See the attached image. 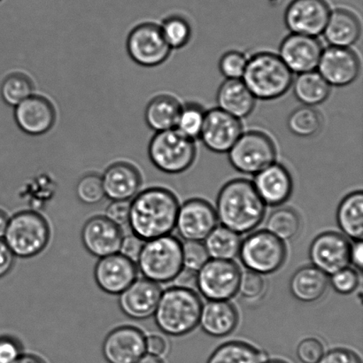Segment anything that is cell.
I'll return each instance as SVG.
<instances>
[{"instance_id":"41","label":"cell","mask_w":363,"mask_h":363,"mask_svg":"<svg viewBox=\"0 0 363 363\" xmlns=\"http://www.w3.org/2000/svg\"><path fill=\"white\" fill-rule=\"evenodd\" d=\"M209 259L205 245L201 242L186 241L183 245L184 268L197 272Z\"/></svg>"},{"instance_id":"52","label":"cell","mask_w":363,"mask_h":363,"mask_svg":"<svg viewBox=\"0 0 363 363\" xmlns=\"http://www.w3.org/2000/svg\"><path fill=\"white\" fill-rule=\"evenodd\" d=\"M13 363H45L42 359L32 354H21Z\"/></svg>"},{"instance_id":"21","label":"cell","mask_w":363,"mask_h":363,"mask_svg":"<svg viewBox=\"0 0 363 363\" xmlns=\"http://www.w3.org/2000/svg\"><path fill=\"white\" fill-rule=\"evenodd\" d=\"M123 238L121 228L105 216H95L87 220L82 230L85 249L99 259L119 252Z\"/></svg>"},{"instance_id":"49","label":"cell","mask_w":363,"mask_h":363,"mask_svg":"<svg viewBox=\"0 0 363 363\" xmlns=\"http://www.w3.org/2000/svg\"><path fill=\"white\" fill-rule=\"evenodd\" d=\"M167 342L164 337L160 335H151L145 339V350L152 357H161L167 351Z\"/></svg>"},{"instance_id":"25","label":"cell","mask_w":363,"mask_h":363,"mask_svg":"<svg viewBox=\"0 0 363 363\" xmlns=\"http://www.w3.org/2000/svg\"><path fill=\"white\" fill-rule=\"evenodd\" d=\"M362 34V25L358 17L350 11H332L327 21L323 38L330 46L350 48L357 43Z\"/></svg>"},{"instance_id":"18","label":"cell","mask_w":363,"mask_h":363,"mask_svg":"<svg viewBox=\"0 0 363 363\" xmlns=\"http://www.w3.org/2000/svg\"><path fill=\"white\" fill-rule=\"evenodd\" d=\"M98 286L108 294H121L138 279L136 263L117 254L99 259L94 269Z\"/></svg>"},{"instance_id":"23","label":"cell","mask_w":363,"mask_h":363,"mask_svg":"<svg viewBox=\"0 0 363 363\" xmlns=\"http://www.w3.org/2000/svg\"><path fill=\"white\" fill-rule=\"evenodd\" d=\"M252 184L264 204L270 206L283 205L291 197L294 189L290 172L277 162L256 174Z\"/></svg>"},{"instance_id":"55","label":"cell","mask_w":363,"mask_h":363,"mask_svg":"<svg viewBox=\"0 0 363 363\" xmlns=\"http://www.w3.org/2000/svg\"><path fill=\"white\" fill-rule=\"evenodd\" d=\"M263 363H286V362H284L282 361H279V360H272V361H266L265 362H263Z\"/></svg>"},{"instance_id":"8","label":"cell","mask_w":363,"mask_h":363,"mask_svg":"<svg viewBox=\"0 0 363 363\" xmlns=\"http://www.w3.org/2000/svg\"><path fill=\"white\" fill-rule=\"evenodd\" d=\"M240 259L245 268L259 275L277 272L286 258V248L282 240L267 230L252 233L242 241Z\"/></svg>"},{"instance_id":"17","label":"cell","mask_w":363,"mask_h":363,"mask_svg":"<svg viewBox=\"0 0 363 363\" xmlns=\"http://www.w3.org/2000/svg\"><path fill=\"white\" fill-rule=\"evenodd\" d=\"M323 50L316 38L291 34L281 43L279 56L291 73L303 74L318 69Z\"/></svg>"},{"instance_id":"29","label":"cell","mask_w":363,"mask_h":363,"mask_svg":"<svg viewBox=\"0 0 363 363\" xmlns=\"http://www.w3.org/2000/svg\"><path fill=\"white\" fill-rule=\"evenodd\" d=\"M182 105L175 98L161 95L152 99L145 109L147 125L156 133L176 129Z\"/></svg>"},{"instance_id":"19","label":"cell","mask_w":363,"mask_h":363,"mask_svg":"<svg viewBox=\"0 0 363 363\" xmlns=\"http://www.w3.org/2000/svg\"><path fill=\"white\" fill-rule=\"evenodd\" d=\"M145 336L133 326L119 327L106 336L102 353L108 363H135L147 354Z\"/></svg>"},{"instance_id":"24","label":"cell","mask_w":363,"mask_h":363,"mask_svg":"<svg viewBox=\"0 0 363 363\" xmlns=\"http://www.w3.org/2000/svg\"><path fill=\"white\" fill-rule=\"evenodd\" d=\"M106 197L115 201H130L141 186L140 172L127 162H117L109 167L101 177Z\"/></svg>"},{"instance_id":"50","label":"cell","mask_w":363,"mask_h":363,"mask_svg":"<svg viewBox=\"0 0 363 363\" xmlns=\"http://www.w3.org/2000/svg\"><path fill=\"white\" fill-rule=\"evenodd\" d=\"M14 257L16 256L11 252L5 241L0 240V279L7 275L12 269Z\"/></svg>"},{"instance_id":"12","label":"cell","mask_w":363,"mask_h":363,"mask_svg":"<svg viewBox=\"0 0 363 363\" xmlns=\"http://www.w3.org/2000/svg\"><path fill=\"white\" fill-rule=\"evenodd\" d=\"M332 11L325 0H293L284 12V24L291 34L318 38Z\"/></svg>"},{"instance_id":"30","label":"cell","mask_w":363,"mask_h":363,"mask_svg":"<svg viewBox=\"0 0 363 363\" xmlns=\"http://www.w3.org/2000/svg\"><path fill=\"white\" fill-rule=\"evenodd\" d=\"M337 222L345 236L355 242L363 237V194L354 191L340 202L337 211Z\"/></svg>"},{"instance_id":"31","label":"cell","mask_w":363,"mask_h":363,"mask_svg":"<svg viewBox=\"0 0 363 363\" xmlns=\"http://www.w3.org/2000/svg\"><path fill=\"white\" fill-rule=\"evenodd\" d=\"M294 94L303 106H312L323 104L330 94V86L318 71L298 74L294 79Z\"/></svg>"},{"instance_id":"33","label":"cell","mask_w":363,"mask_h":363,"mask_svg":"<svg viewBox=\"0 0 363 363\" xmlns=\"http://www.w3.org/2000/svg\"><path fill=\"white\" fill-rule=\"evenodd\" d=\"M268 361L264 352L255 350L247 343L229 342L213 352L208 363H263Z\"/></svg>"},{"instance_id":"3","label":"cell","mask_w":363,"mask_h":363,"mask_svg":"<svg viewBox=\"0 0 363 363\" xmlns=\"http://www.w3.org/2000/svg\"><path fill=\"white\" fill-rule=\"evenodd\" d=\"M202 303L195 291L184 286L163 291L155 312L156 325L166 335H186L199 325Z\"/></svg>"},{"instance_id":"39","label":"cell","mask_w":363,"mask_h":363,"mask_svg":"<svg viewBox=\"0 0 363 363\" xmlns=\"http://www.w3.org/2000/svg\"><path fill=\"white\" fill-rule=\"evenodd\" d=\"M77 198L85 205H96L106 197L101 177L97 174H88L82 177L76 188Z\"/></svg>"},{"instance_id":"9","label":"cell","mask_w":363,"mask_h":363,"mask_svg":"<svg viewBox=\"0 0 363 363\" xmlns=\"http://www.w3.org/2000/svg\"><path fill=\"white\" fill-rule=\"evenodd\" d=\"M230 165L245 175H256L276 162L275 144L268 135L252 130L241 136L228 152Z\"/></svg>"},{"instance_id":"15","label":"cell","mask_w":363,"mask_h":363,"mask_svg":"<svg viewBox=\"0 0 363 363\" xmlns=\"http://www.w3.org/2000/svg\"><path fill=\"white\" fill-rule=\"evenodd\" d=\"M316 69L330 87H346L360 76L361 62L350 48L329 46L323 50Z\"/></svg>"},{"instance_id":"35","label":"cell","mask_w":363,"mask_h":363,"mask_svg":"<svg viewBox=\"0 0 363 363\" xmlns=\"http://www.w3.org/2000/svg\"><path fill=\"white\" fill-rule=\"evenodd\" d=\"M267 231L279 240H293L301 229V219L298 213L291 208H279L270 213L266 220Z\"/></svg>"},{"instance_id":"47","label":"cell","mask_w":363,"mask_h":363,"mask_svg":"<svg viewBox=\"0 0 363 363\" xmlns=\"http://www.w3.org/2000/svg\"><path fill=\"white\" fill-rule=\"evenodd\" d=\"M144 242L134 234L126 237L123 236L119 252L136 263L141 249L143 247Z\"/></svg>"},{"instance_id":"43","label":"cell","mask_w":363,"mask_h":363,"mask_svg":"<svg viewBox=\"0 0 363 363\" xmlns=\"http://www.w3.org/2000/svg\"><path fill=\"white\" fill-rule=\"evenodd\" d=\"M265 289V281L262 275L258 273L250 272L241 274L240 291L242 296L245 298H257L263 294Z\"/></svg>"},{"instance_id":"32","label":"cell","mask_w":363,"mask_h":363,"mask_svg":"<svg viewBox=\"0 0 363 363\" xmlns=\"http://www.w3.org/2000/svg\"><path fill=\"white\" fill-rule=\"evenodd\" d=\"M240 235L223 226L216 227L205 240L209 258L231 261L240 254Z\"/></svg>"},{"instance_id":"11","label":"cell","mask_w":363,"mask_h":363,"mask_svg":"<svg viewBox=\"0 0 363 363\" xmlns=\"http://www.w3.org/2000/svg\"><path fill=\"white\" fill-rule=\"evenodd\" d=\"M127 50L130 58L144 67L161 65L172 52L161 27L151 23H141L130 31Z\"/></svg>"},{"instance_id":"26","label":"cell","mask_w":363,"mask_h":363,"mask_svg":"<svg viewBox=\"0 0 363 363\" xmlns=\"http://www.w3.org/2000/svg\"><path fill=\"white\" fill-rule=\"evenodd\" d=\"M218 108L238 120L247 118L255 108L256 99L242 80H225L216 94Z\"/></svg>"},{"instance_id":"48","label":"cell","mask_w":363,"mask_h":363,"mask_svg":"<svg viewBox=\"0 0 363 363\" xmlns=\"http://www.w3.org/2000/svg\"><path fill=\"white\" fill-rule=\"evenodd\" d=\"M318 363H362L360 358L353 352L336 348L323 354Z\"/></svg>"},{"instance_id":"13","label":"cell","mask_w":363,"mask_h":363,"mask_svg":"<svg viewBox=\"0 0 363 363\" xmlns=\"http://www.w3.org/2000/svg\"><path fill=\"white\" fill-rule=\"evenodd\" d=\"M352 245L347 238L329 231L318 235L309 248V258L313 266L332 276L347 268L351 263Z\"/></svg>"},{"instance_id":"6","label":"cell","mask_w":363,"mask_h":363,"mask_svg":"<svg viewBox=\"0 0 363 363\" xmlns=\"http://www.w3.org/2000/svg\"><path fill=\"white\" fill-rule=\"evenodd\" d=\"M3 240L16 257H34L48 245L50 228L40 213L20 212L9 218Z\"/></svg>"},{"instance_id":"40","label":"cell","mask_w":363,"mask_h":363,"mask_svg":"<svg viewBox=\"0 0 363 363\" xmlns=\"http://www.w3.org/2000/svg\"><path fill=\"white\" fill-rule=\"evenodd\" d=\"M247 56L238 51H229L220 57L219 70L226 80H241L247 65Z\"/></svg>"},{"instance_id":"10","label":"cell","mask_w":363,"mask_h":363,"mask_svg":"<svg viewBox=\"0 0 363 363\" xmlns=\"http://www.w3.org/2000/svg\"><path fill=\"white\" fill-rule=\"evenodd\" d=\"M241 272L231 261L208 259L197 272L196 284L206 300L227 301L238 293Z\"/></svg>"},{"instance_id":"37","label":"cell","mask_w":363,"mask_h":363,"mask_svg":"<svg viewBox=\"0 0 363 363\" xmlns=\"http://www.w3.org/2000/svg\"><path fill=\"white\" fill-rule=\"evenodd\" d=\"M206 111L201 106L196 103H187L182 106L176 129L185 137L192 140H197L201 135L204 124Z\"/></svg>"},{"instance_id":"34","label":"cell","mask_w":363,"mask_h":363,"mask_svg":"<svg viewBox=\"0 0 363 363\" xmlns=\"http://www.w3.org/2000/svg\"><path fill=\"white\" fill-rule=\"evenodd\" d=\"M287 127L294 136L312 138L321 131L323 117L315 108L302 106L291 113L287 119Z\"/></svg>"},{"instance_id":"14","label":"cell","mask_w":363,"mask_h":363,"mask_svg":"<svg viewBox=\"0 0 363 363\" xmlns=\"http://www.w3.org/2000/svg\"><path fill=\"white\" fill-rule=\"evenodd\" d=\"M243 133L240 120L218 108L206 112L204 124L199 138L209 151L228 154Z\"/></svg>"},{"instance_id":"7","label":"cell","mask_w":363,"mask_h":363,"mask_svg":"<svg viewBox=\"0 0 363 363\" xmlns=\"http://www.w3.org/2000/svg\"><path fill=\"white\" fill-rule=\"evenodd\" d=\"M148 152L152 164L161 172L180 174L194 164L197 149L194 140L172 129L156 133Z\"/></svg>"},{"instance_id":"36","label":"cell","mask_w":363,"mask_h":363,"mask_svg":"<svg viewBox=\"0 0 363 363\" xmlns=\"http://www.w3.org/2000/svg\"><path fill=\"white\" fill-rule=\"evenodd\" d=\"M34 86L31 80L23 74H10L3 81L0 94L7 105L14 106L19 105L30 96L33 95Z\"/></svg>"},{"instance_id":"38","label":"cell","mask_w":363,"mask_h":363,"mask_svg":"<svg viewBox=\"0 0 363 363\" xmlns=\"http://www.w3.org/2000/svg\"><path fill=\"white\" fill-rule=\"evenodd\" d=\"M162 33L170 49L184 48L191 38V28L186 19L179 16L167 18L161 26Z\"/></svg>"},{"instance_id":"56","label":"cell","mask_w":363,"mask_h":363,"mask_svg":"<svg viewBox=\"0 0 363 363\" xmlns=\"http://www.w3.org/2000/svg\"><path fill=\"white\" fill-rule=\"evenodd\" d=\"M0 1H1V0H0Z\"/></svg>"},{"instance_id":"5","label":"cell","mask_w":363,"mask_h":363,"mask_svg":"<svg viewBox=\"0 0 363 363\" xmlns=\"http://www.w3.org/2000/svg\"><path fill=\"white\" fill-rule=\"evenodd\" d=\"M136 265L142 276L152 282H172L184 269L183 245L170 235L145 241Z\"/></svg>"},{"instance_id":"45","label":"cell","mask_w":363,"mask_h":363,"mask_svg":"<svg viewBox=\"0 0 363 363\" xmlns=\"http://www.w3.org/2000/svg\"><path fill=\"white\" fill-rule=\"evenodd\" d=\"M130 201H115L106 210V218L118 227L129 223Z\"/></svg>"},{"instance_id":"28","label":"cell","mask_w":363,"mask_h":363,"mask_svg":"<svg viewBox=\"0 0 363 363\" xmlns=\"http://www.w3.org/2000/svg\"><path fill=\"white\" fill-rule=\"evenodd\" d=\"M328 284L329 279L325 273L314 266H306L291 277L290 291L297 301L311 303L323 296Z\"/></svg>"},{"instance_id":"16","label":"cell","mask_w":363,"mask_h":363,"mask_svg":"<svg viewBox=\"0 0 363 363\" xmlns=\"http://www.w3.org/2000/svg\"><path fill=\"white\" fill-rule=\"evenodd\" d=\"M216 210L203 199H190L179 206L176 228L185 241L202 242L217 225Z\"/></svg>"},{"instance_id":"51","label":"cell","mask_w":363,"mask_h":363,"mask_svg":"<svg viewBox=\"0 0 363 363\" xmlns=\"http://www.w3.org/2000/svg\"><path fill=\"white\" fill-rule=\"evenodd\" d=\"M351 262H353L358 269H362L363 265V247L362 241H357V244L352 247Z\"/></svg>"},{"instance_id":"46","label":"cell","mask_w":363,"mask_h":363,"mask_svg":"<svg viewBox=\"0 0 363 363\" xmlns=\"http://www.w3.org/2000/svg\"><path fill=\"white\" fill-rule=\"evenodd\" d=\"M21 354V345L9 336L0 337V363H13Z\"/></svg>"},{"instance_id":"2","label":"cell","mask_w":363,"mask_h":363,"mask_svg":"<svg viewBox=\"0 0 363 363\" xmlns=\"http://www.w3.org/2000/svg\"><path fill=\"white\" fill-rule=\"evenodd\" d=\"M265 206L252 182L231 180L220 189L217 196V220L234 233H248L262 223Z\"/></svg>"},{"instance_id":"4","label":"cell","mask_w":363,"mask_h":363,"mask_svg":"<svg viewBox=\"0 0 363 363\" xmlns=\"http://www.w3.org/2000/svg\"><path fill=\"white\" fill-rule=\"evenodd\" d=\"M294 73L279 55L259 52L247 60L242 81L259 101H274L282 97L291 88Z\"/></svg>"},{"instance_id":"44","label":"cell","mask_w":363,"mask_h":363,"mask_svg":"<svg viewBox=\"0 0 363 363\" xmlns=\"http://www.w3.org/2000/svg\"><path fill=\"white\" fill-rule=\"evenodd\" d=\"M296 354L301 363H318L325 352L323 344L318 340L311 337L298 344Z\"/></svg>"},{"instance_id":"20","label":"cell","mask_w":363,"mask_h":363,"mask_svg":"<svg viewBox=\"0 0 363 363\" xmlns=\"http://www.w3.org/2000/svg\"><path fill=\"white\" fill-rule=\"evenodd\" d=\"M158 284L137 279L120 294L119 305L123 314L135 320H145L155 315L162 295Z\"/></svg>"},{"instance_id":"42","label":"cell","mask_w":363,"mask_h":363,"mask_svg":"<svg viewBox=\"0 0 363 363\" xmlns=\"http://www.w3.org/2000/svg\"><path fill=\"white\" fill-rule=\"evenodd\" d=\"M330 282L337 294L347 295L357 289L360 284V276L357 270L347 267L333 274Z\"/></svg>"},{"instance_id":"53","label":"cell","mask_w":363,"mask_h":363,"mask_svg":"<svg viewBox=\"0 0 363 363\" xmlns=\"http://www.w3.org/2000/svg\"><path fill=\"white\" fill-rule=\"evenodd\" d=\"M9 218L6 213L0 209V240L5 237L7 225H9Z\"/></svg>"},{"instance_id":"1","label":"cell","mask_w":363,"mask_h":363,"mask_svg":"<svg viewBox=\"0 0 363 363\" xmlns=\"http://www.w3.org/2000/svg\"><path fill=\"white\" fill-rule=\"evenodd\" d=\"M179 203L172 191L150 188L130 201L129 224L133 234L143 241L167 236L176 228Z\"/></svg>"},{"instance_id":"54","label":"cell","mask_w":363,"mask_h":363,"mask_svg":"<svg viewBox=\"0 0 363 363\" xmlns=\"http://www.w3.org/2000/svg\"><path fill=\"white\" fill-rule=\"evenodd\" d=\"M135 363H162V362L159 357H152V355L145 354L140 359V360Z\"/></svg>"},{"instance_id":"27","label":"cell","mask_w":363,"mask_h":363,"mask_svg":"<svg viewBox=\"0 0 363 363\" xmlns=\"http://www.w3.org/2000/svg\"><path fill=\"white\" fill-rule=\"evenodd\" d=\"M238 323L236 308L228 301H209L202 306L199 325L209 336L223 337L230 335L236 329Z\"/></svg>"},{"instance_id":"22","label":"cell","mask_w":363,"mask_h":363,"mask_svg":"<svg viewBox=\"0 0 363 363\" xmlns=\"http://www.w3.org/2000/svg\"><path fill=\"white\" fill-rule=\"evenodd\" d=\"M14 119L23 133L31 136H40L55 125L56 112L48 99L32 95L16 106Z\"/></svg>"}]
</instances>
